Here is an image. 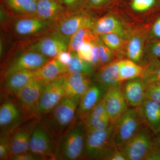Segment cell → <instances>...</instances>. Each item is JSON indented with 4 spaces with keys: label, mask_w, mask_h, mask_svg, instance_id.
<instances>
[{
    "label": "cell",
    "mask_w": 160,
    "mask_h": 160,
    "mask_svg": "<svg viewBox=\"0 0 160 160\" xmlns=\"http://www.w3.org/2000/svg\"><path fill=\"white\" fill-rule=\"evenodd\" d=\"M71 52V59L67 66L68 73L80 72L89 76L92 75L94 73V68L91 64L81 58L78 52Z\"/></svg>",
    "instance_id": "obj_29"
},
{
    "label": "cell",
    "mask_w": 160,
    "mask_h": 160,
    "mask_svg": "<svg viewBox=\"0 0 160 160\" xmlns=\"http://www.w3.org/2000/svg\"><path fill=\"white\" fill-rule=\"evenodd\" d=\"M97 38L92 42V46L91 49L90 64L94 68H98L99 67L101 66L100 62L98 48L96 41Z\"/></svg>",
    "instance_id": "obj_41"
},
{
    "label": "cell",
    "mask_w": 160,
    "mask_h": 160,
    "mask_svg": "<svg viewBox=\"0 0 160 160\" xmlns=\"http://www.w3.org/2000/svg\"><path fill=\"white\" fill-rule=\"evenodd\" d=\"M92 42H86L81 46L78 52L79 56L84 61L90 64Z\"/></svg>",
    "instance_id": "obj_39"
},
{
    "label": "cell",
    "mask_w": 160,
    "mask_h": 160,
    "mask_svg": "<svg viewBox=\"0 0 160 160\" xmlns=\"http://www.w3.org/2000/svg\"><path fill=\"white\" fill-rule=\"evenodd\" d=\"M14 16V14L6 7L4 3H1L0 7V22L1 29H2L3 31L8 32Z\"/></svg>",
    "instance_id": "obj_34"
},
{
    "label": "cell",
    "mask_w": 160,
    "mask_h": 160,
    "mask_svg": "<svg viewBox=\"0 0 160 160\" xmlns=\"http://www.w3.org/2000/svg\"><path fill=\"white\" fill-rule=\"evenodd\" d=\"M155 145V135L144 126L120 149L126 160H144Z\"/></svg>",
    "instance_id": "obj_9"
},
{
    "label": "cell",
    "mask_w": 160,
    "mask_h": 160,
    "mask_svg": "<svg viewBox=\"0 0 160 160\" xmlns=\"http://www.w3.org/2000/svg\"><path fill=\"white\" fill-rule=\"evenodd\" d=\"M112 0H86L85 9H98L109 5Z\"/></svg>",
    "instance_id": "obj_42"
},
{
    "label": "cell",
    "mask_w": 160,
    "mask_h": 160,
    "mask_svg": "<svg viewBox=\"0 0 160 160\" xmlns=\"http://www.w3.org/2000/svg\"><path fill=\"white\" fill-rule=\"evenodd\" d=\"M113 125L112 142L119 149L145 126L137 108H128Z\"/></svg>",
    "instance_id": "obj_5"
},
{
    "label": "cell",
    "mask_w": 160,
    "mask_h": 160,
    "mask_svg": "<svg viewBox=\"0 0 160 160\" xmlns=\"http://www.w3.org/2000/svg\"><path fill=\"white\" fill-rule=\"evenodd\" d=\"M69 40L70 38L53 30L31 42L22 43V46L24 49L37 52L50 59L68 50Z\"/></svg>",
    "instance_id": "obj_6"
},
{
    "label": "cell",
    "mask_w": 160,
    "mask_h": 160,
    "mask_svg": "<svg viewBox=\"0 0 160 160\" xmlns=\"http://www.w3.org/2000/svg\"><path fill=\"white\" fill-rule=\"evenodd\" d=\"M34 78L33 71L24 70L14 72L3 79L4 90L7 94L14 96L16 92Z\"/></svg>",
    "instance_id": "obj_24"
},
{
    "label": "cell",
    "mask_w": 160,
    "mask_h": 160,
    "mask_svg": "<svg viewBox=\"0 0 160 160\" xmlns=\"http://www.w3.org/2000/svg\"><path fill=\"white\" fill-rule=\"evenodd\" d=\"M103 102L106 112L112 125L128 109L122 86L107 92L103 98Z\"/></svg>",
    "instance_id": "obj_16"
},
{
    "label": "cell",
    "mask_w": 160,
    "mask_h": 160,
    "mask_svg": "<svg viewBox=\"0 0 160 160\" xmlns=\"http://www.w3.org/2000/svg\"><path fill=\"white\" fill-rule=\"evenodd\" d=\"M144 40L140 36H134L129 40L127 46L126 55L128 59L138 64L143 55Z\"/></svg>",
    "instance_id": "obj_31"
},
{
    "label": "cell",
    "mask_w": 160,
    "mask_h": 160,
    "mask_svg": "<svg viewBox=\"0 0 160 160\" xmlns=\"http://www.w3.org/2000/svg\"><path fill=\"white\" fill-rule=\"evenodd\" d=\"M10 147L9 136L1 135L0 138V160L10 159Z\"/></svg>",
    "instance_id": "obj_38"
},
{
    "label": "cell",
    "mask_w": 160,
    "mask_h": 160,
    "mask_svg": "<svg viewBox=\"0 0 160 160\" xmlns=\"http://www.w3.org/2000/svg\"><path fill=\"white\" fill-rule=\"evenodd\" d=\"M5 38L3 36V34L1 35V40H0V57L1 59L2 58L3 56H4V53H5V47H6V42L5 41Z\"/></svg>",
    "instance_id": "obj_47"
},
{
    "label": "cell",
    "mask_w": 160,
    "mask_h": 160,
    "mask_svg": "<svg viewBox=\"0 0 160 160\" xmlns=\"http://www.w3.org/2000/svg\"><path fill=\"white\" fill-rule=\"evenodd\" d=\"M156 0H132V9L138 12H142L149 10L154 5Z\"/></svg>",
    "instance_id": "obj_37"
},
{
    "label": "cell",
    "mask_w": 160,
    "mask_h": 160,
    "mask_svg": "<svg viewBox=\"0 0 160 160\" xmlns=\"http://www.w3.org/2000/svg\"><path fill=\"white\" fill-rule=\"evenodd\" d=\"M56 58L62 64L67 66L71 59L72 52L68 50L62 51L60 52Z\"/></svg>",
    "instance_id": "obj_45"
},
{
    "label": "cell",
    "mask_w": 160,
    "mask_h": 160,
    "mask_svg": "<svg viewBox=\"0 0 160 160\" xmlns=\"http://www.w3.org/2000/svg\"><path fill=\"white\" fill-rule=\"evenodd\" d=\"M96 41L98 48L101 66H105L113 62L114 54L112 50L103 43L98 36L97 38Z\"/></svg>",
    "instance_id": "obj_33"
},
{
    "label": "cell",
    "mask_w": 160,
    "mask_h": 160,
    "mask_svg": "<svg viewBox=\"0 0 160 160\" xmlns=\"http://www.w3.org/2000/svg\"><path fill=\"white\" fill-rule=\"evenodd\" d=\"M143 124L157 135L160 132V104L146 99L137 108Z\"/></svg>",
    "instance_id": "obj_20"
},
{
    "label": "cell",
    "mask_w": 160,
    "mask_h": 160,
    "mask_svg": "<svg viewBox=\"0 0 160 160\" xmlns=\"http://www.w3.org/2000/svg\"><path fill=\"white\" fill-rule=\"evenodd\" d=\"M81 97H64L54 109L41 118V122L58 140L75 120Z\"/></svg>",
    "instance_id": "obj_1"
},
{
    "label": "cell",
    "mask_w": 160,
    "mask_h": 160,
    "mask_svg": "<svg viewBox=\"0 0 160 160\" xmlns=\"http://www.w3.org/2000/svg\"><path fill=\"white\" fill-rule=\"evenodd\" d=\"M28 121L15 99H7L1 104V135L9 136L17 128Z\"/></svg>",
    "instance_id": "obj_11"
},
{
    "label": "cell",
    "mask_w": 160,
    "mask_h": 160,
    "mask_svg": "<svg viewBox=\"0 0 160 160\" xmlns=\"http://www.w3.org/2000/svg\"><path fill=\"white\" fill-rule=\"evenodd\" d=\"M97 37V36L92 33L90 28L83 27L70 38L68 51L78 52L83 44L86 42H92Z\"/></svg>",
    "instance_id": "obj_28"
},
{
    "label": "cell",
    "mask_w": 160,
    "mask_h": 160,
    "mask_svg": "<svg viewBox=\"0 0 160 160\" xmlns=\"http://www.w3.org/2000/svg\"><path fill=\"white\" fill-rule=\"evenodd\" d=\"M11 160H40L38 157L32 154L30 152H23L16 155L11 158Z\"/></svg>",
    "instance_id": "obj_44"
},
{
    "label": "cell",
    "mask_w": 160,
    "mask_h": 160,
    "mask_svg": "<svg viewBox=\"0 0 160 160\" xmlns=\"http://www.w3.org/2000/svg\"><path fill=\"white\" fill-rule=\"evenodd\" d=\"M146 98L160 104V83H152L146 86Z\"/></svg>",
    "instance_id": "obj_36"
},
{
    "label": "cell",
    "mask_w": 160,
    "mask_h": 160,
    "mask_svg": "<svg viewBox=\"0 0 160 160\" xmlns=\"http://www.w3.org/2000/svg\"><path fill=\"white\" fill-rule=\"evenodd\" d=\"M66 8L59 0H37V15L56 24L66 14Z\"/></svg>",
    "instance_id": "obj_23"
},
{
    "label": "cell",
    "mask_w": 160,
    "mask_h": 160,
    "mask_svg": "<svg viewBox=\"0 0 160 160\" xmlns=\"http://www.w3.org/2000/svg\"><path fill=\"white\" fill-rule=\"evenodd\" d=\"M122 88L128 106L138 108L146 99V86L141 78L126 81Z\"/></svg>",
    "instance_id": "obj_19"
},
{
    "label": "cell",
    "mask_w": 160,
    "mask_h": 160,
    "mask_svg": "<svg viewBox=\"0 0 160 160\" xmlns=\"http://www.w3.org/2000/svg\"><path fill=\"white\" fill-rule=\"evenodd\" d=\"M91 85L89 76L80 72L66 73L63 82L64 97H81Z\"/></svg>",
    "instance_id": "obj_18"
},
{
    "label": "cell",
    "mask_w": 160,
    "mask_h": 160,
    "mask_svg": "<svg viewBox=\"0 0 160 160\" xmlns=\"http://www.w3.org/2000/svg\"><path fill=\"white\" fill-rule=\"evenodd\" d=\"M155 143L160 147V132L157 135L155 136Z\"/></svg>",
    "instance_id": "obj_48"
},
{
    "label": "cell",
    "mask_w": 160,
    "mask_h": 160,
    "mask_svg": "<svg viewBox=\"0 0 160 160\" xmlns=\"http://www.w3.org/2000/svg\"><path fill=\"white\" fill-rule=\"evenodd\" d=\"M146 86L152 83L160 84V61L157 58H150L144 68L142 77Z\"/></svg>",
    "instance_id": "obj_30"
},
{
    "label": "cell",
    "mask_w": 160,
    "mask_h": 160,
    "mask_svg": "<svg viewBox=\"0 0 160 160\" xmlns=\"http://www.w3.org/2000/svg\"><path fill=\"white\" fill-rule=\"evenodd\" d=\"M40 119L32 132L29 152L40 160H56L58 142Z\"/></svg>",
    "instance_id": "obj_8"
},
{
    "label": "cell",
    "mask_w": 160,
    "mask_h": 160,
    "mask_svg": "<svg viewBox=\"0 0 160 160\" xmlns=\"http://www.w3.org/2000/svg\"><path fill=\"white\" fill-rule=\"evenodd\" d=\"M93 19L85 9L75 12H66L56 24L53 30L70 38L83 27L91 28Z\"/></svg>",
    "instance_id": "obj_12"
},
{
    "label": "cell",
    "mask_w": 160,
    "mask_h": 160,
    "mask_svg": "<svg viewBox=\"0 0 160 160\" xmlns=\"http://www.w3.org/2000/svg\"><path fill=\"white\" fill-rule=\"evenodd\" d=\"M67 11L75 12L85 9L86 0H59Z\"/></svg>",
    "instance_id": "obj_35"
},
{
    "label": "cell",
    "mask_w": 160,
    "mask_h": 160,
    "mask_svg": "<svg viewBox=\"0 0 160 160\" xmlns=\"http://www.w3.org/2000/svg\"><path fill=\"white\" fill-rule=\"evenodd\" d=\"M147 53L150 58L160 59V39L149 44L147 49Z\"/></svg>",
    "instance_id": "obj_40"
},
{
    "label": "cell",
    "mask_w": 160,
    "mask_h": 160,
    "mask_svg": "<svg viewBox=\"0 0 160 160\" xmlns=\"http://www.w3.org/2000/svg\"><path fill=\"white\" fill-rule=\"evenodd\" d=\"M118 61L102 66L96 75L97 83L106 92L121 86L122 82L119 76Z\"/></svg>",
    "instance_id": "obj_22"
},
{
    "label": "cell",
    "mask_w": 160,
    "mask_h": 160,
    "mask_svg": "<svg viewBox=\"0 0 160 160\" xmlns=\"http://www.w3.org/2000/svg\"><path fill=\"white\" fill-rule=\"evenodd\" d=\"M82 121L85 125L86 132L104 130L112 125L106 112L103 99Z\"/></svg>",
    "instance_id": "obj_21"
},
{
    "label": "cell",
    "mask_w": 160,
    "mask_h": 160,
    "mask_svg": "<svg viewBox=\"0 0 160 160\" xmlns=\"http://www.w3.org/2000/svg\"><path fill=\"white\" fill-rule=\"evenodd\" d=\"M64 79L63 75L44 84L39 103L41 118L54 109L64 97Z\"/></svg>",
    "instance_id": "obj_13"
},
{
    "label": "cell",
    "mask_w": 160,
    "mask_h": 160,
    "mask_svg": "<svg viewBox=\"0 0 160 160\" xmlns=\"http://www.w3.org/2000/svg\"><path fill=\"white\" fill-rule=\"evenodd\" d=\"M45 83L34 78L14 95L27 121L41 118L39 103Z\"/></svg>",
    "instance_id": "obj_7"
},
{
    "label": "cell",
    "mask_w": 160,
    "mask_h": 160,
    "mask_svg": "<svg viewBox=\"0 0 160 160\" xmlns=\"http://www.w3.org/2000/svg\"><path fill=\"white\" fill-rule=\"evenodd\" d=\"M113 125L100 131L86 132L85 147L82 158L114 160L118 148L112 142Z\"/></svg>",
    "instance_id": "obj_2"
},
{
    "label": "cell",
    "mask_w": 160,
    "mask_h": 160,
    "mask_svg": "<svg viewBox=\"0 0 160 160\" xmlns=\"http://www.w3.org/2000/svg\"><path fill=\"white\" fill-rule=\"evenodd\" d=\"M152 38L156 39H160V17L155 21L151 30Z\"/></svg>",
    "instance_id": "obj_46"
},
{
    "label": "cell",
    "mask_w": 160,
    "mask_h": 160,
    "mask_svg": "<svg viewBox=\"0 0 160 160\" xmlns=\"http://www.w3.org/2000/svg\"><path fill=\"white\" fill-rule=\"evenodd\" d=\"M39 120H29L18 127L9 135L10 160L16 155L29 151L32 132L36 124Z\"/></svg>",
    "instance_id": "obj_14"
},
{
    "label": "cell",
    "mask_w": 160,
    "mask_h": 160,
    "mask_svg": "<svg viewBox=\"0 0 160 160\" xmlns=\"http://www.w3.org/2000/svg\"><path fill=\"white\" fill-rule=\"evenodd\" d=\"M98 37L103 43L112 51H116L119 49L125 42V39L115 33H105Z\"/></svg>",
    "instance_id": "obj_32"
},
{
    "label": "cell",
    "mask_w": 160,
    "mask_h": 160,
    "mask_svg": "<svg viewBox=\"0 0 160 160\" xmlns=\"http://www.w3.org/2000/svg\"><path fill=\"white\" fill-rule=\"evenodd\" d=\"M86 131L82 120H74L58 140L56 160H76L82 159L85 147Z\"/></svg>",
    "instance_id": "obj_3"
},
{
    "label": "cell",
    "mask_w": 160,
    "mask_h": 160,
    "mask_svg": "<svg viewBox=\"0 0 160 160\" xmlns=\"http://www.w3.org/2000/svg\"><path fill=\"white\" fill-rule=\"evenodd\" d=\"M37 0H3L4 5L15 15H37Z\"/></svg>",
    "instance_id": "obj_26"
},
{
    "label": "cell",
    "mask_w": 160,
    "mask_h": 160,
    "mask_svg": "<svg viewBox=\"0 0 160 160\" xmlns=\"http://www.w3.org/2000/svg\"><path fill=\"white\" fill-rule=\"evenodd\" d=\"M106 92L97 84H92L87 91L81 97L76 117L82 120L105 97Z\"/></svg>",
    "instance_id": "obj_17"
},
{
    "label": "cell",
    "mask_w": 160,
    "mask_h": 160,
    "mask_svg": "<svg viewBox=\"0 0 160 160\" xmlns=\"http://www.w3.org/2000/svg\"><path fill=\"white\" fill-rule=\"evenodd\" d=\"M17 56L9 59L2 71V79L19 70L35 71L42 67L50 58L37 52L23 49Z\"/></svg>",
    "instance_id": "obj_10"
},
{
    "label": "cell",
    "mask_w": 160,
    "mask_h": 160,
    "mask_svg": "<svg viewBox=\"0 0 160 160\" xmlns=\"http://www.w3.org/2000/svg\"><path fill=\"white\" fill-rule=\"evenodd\" d=\"M33 73L35 78L47 83L68 72L67 66L62 64L55 57L49 59L42 67L33 71Z\"/></svg>",
    "instance_id": "obj_25"
},
{
    "label": "cell",
    "mask_w": 160,
    "mask_h": 160,
    "mask_svg": "<svg viewBox=\"0 0 160 160\" xmlns=\"http://www.w3.org/2000/svg\"><path fill=\"white\" fill-rule=\"evenodd\" d=\"M119 76L122 82L123 81L141 78L144 68L129 59L118 61Z\"/></svg>",
    "instance_id": "obj_27"
},
{
    "label": "cell",
    "mask_w": 160,
    "mask_h": 160,
    "mask_svg": "<svg viewBox=\"0 0 160 160\" xmlns=\"http://www.w3.org/2000/svg\"><path fill=\"white\" fill-rule=\"evenodd\" d=\"M90 29L97 36L105 33H113L125 40L130 37L129 30L124 23L112 15H106L97 20H93Z\"/></svg>",
    "instance_id": "obj_15"
},
{
    "label": "cell",
    "mask_w": 160,
    "mask_h": 160,
    "mask_svg": "<svg viewBox=\"0 0 160 160\" xmlns=\"http://www.w3.org/2000/svg\"><path fill=\"white\" fill-rule=\"evenodd\" d=\"M55 23L37 15H15L8 32L18 38L35 39L53 30Z\"/></svg>",
    "instance_id": "obj_4"
},
{
    "label": "cell",
    "mask_w": 160,
    "mask_h": 160,
    "mask_svg": "<svg viewBox=\"0 0 160 160\" xmlns=\"http://www.w3.org/2000/svg\"><path fill=\"white\" fill-rule=\"evenodd\" d=\"M144 160H160V147L156 145L148 152Z\"/></svg>",
    "instance_id": "obj_43"
}]
</instances>
